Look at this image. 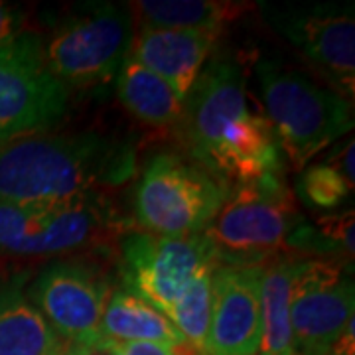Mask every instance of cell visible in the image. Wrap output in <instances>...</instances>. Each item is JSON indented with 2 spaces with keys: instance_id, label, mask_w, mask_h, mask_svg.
<instances>
[{
  "instance_id": "obj_1",
  "label": "cell",
  "mask_w": 355,
  "mask_h": 355,
  "mask_svg": "<svg viewBox=\"0 0 355 355\" xmlns=\"http://www.w3.org/2000/svg\"><path fill=\"white\" fill-rule=\"evenodd\" d=\"M174 135L191 162L227 188L284 172L277 137L235 55L209 58L184 97Z\"/></svg>"
},
{
  "instance_id": "obj_2",
  "label": "cell",
  "mask_w": 355,
  "mask_h": 355,
  "mask_svg": "<svg viewBox=\"0 0 355 355\" xmlns=\"http://www.w3.org/2000/svg\"><path fill=\"white\" fill-rule=\"evenodd\" d=\"M135 176V144L97 130L38 132L0 144V203L71 202Z\"/></svg>"
},
{
  "instance_id": "obj_3",
  "label": "cell",
  "mask_w": 355,
  "mask_h": 355,
  "mask_svg": "<svg viewBox=\"0 0 355 355\" xmlns=\"http://www.w3.org/2000/svg\"><path fill=\"white\" fill-rule=\"evenodd\" d=\"M254 76L263 113L294 170H304L354 130V103L312 73L277 58H263L254 64Z\"/></svg>"
},
{
  "instance_id": "obj_4",
  "label": "cell",
  "mask_w": 355,
  "mask_h": 355,
  "mask_svg": "<svg viewBox=\"0 0 355 355\" xmlns=\"http://www.w3.org/2000/svg\"><path fill=\"white\" fill-rule=\"evenodd\" d=\"M107 193L60 203H0L2 259H65L99 251L128 229Z\"/></svg>"
},
{
  "instance_id": "obj_5",
  "label": "cell",
  "mask_w": 355,
  "mask_h": 355,
  "mask_svg": "<svg viewBox=\"0 0 355 355\" xmlns=\"http://www.w3.org/2000/svg\"><path fill=\"white\" fill-rule=\"evenodd\" d=\"M300 217L284 172H275L231 186L205 235L219 265L263 266L284 253Z\"/></svg>"
},
{
  "instance_id": "obj_6",
  "label": "cell",
  "mask_w": 355,
  "mask_h": 355,
  "mask_svg": "<svg viewBox=\"0 0 355 355\" xmlns=\"http://www.w3.org/2000/svg\"><path fill=\"white\" fill-rule=\"evenodd\" d=\"M137 36L128 4L81 2L42 38L44 60L65 89L101 87L114 81Z\"/></svg>"
},
{
  "instance_id": "obj_7",
  "label": "cell",
  "mask_w": 355,
  "mask_h": 355,
  "mask_svg": "<svg viewBox=\"0 0 355 355\" xmlns=\"http://www.w3.org/2000/svg\"><path fill=\"white\" fill-rule=\"evenodd\" d=\"M227 190L190 158L174 153L156 154L142 170L135 191L137 229L162 237L205 233Z\"/></svg>"
},
{
  "instance_id": "obj_8",
  "label": "cell",
  "mask_w": 355,
  "mask_h": 355,
  "mask_svg": "<svg viewBox=\"0 0 355 355\" xmlns=\"http://www.w3.org/2000/svg\"><path fill=\"white\" fill-rule=\"evenodd\" d=\"M266 24L286 40L326 87L354 103L355 12L352 2H261Z\"/></svg>"
},
{
  "instance_id": "obj_9",
  "label": "cell",
  "mask_w": 355,
  "mask_h": 355,
  "mask_svg": "<svg viewBox=\"0 0 355 355\" xmlns=\"http://www.w3.org/2000/svg\"><path fill=\"white\" fill-rule=\"evenodd\" d=\"M69 109V89L51 76L42 36L24 30L0 46V144L50 132Z\"/></svg>"
},
{
  "instance_id": "obj_10",
  "label": "cell",
  "mask_w": 355,
  "mask_h": 355,
  "mask_svg": "<svg viewBox=\"0 0 355 355\" xmlns=\"http://www.w3.org/2000/svg\"><path fill=\"white\" fill-rule=\"evenodd\" d=\"M111 294L101 266L77 257L53 259L28 284L30 302L67 347H97Z\"/></svg>"
},
{
  "instance_id": "obj_11",
  "label": "cell",
  "mask_w": 355,
  "mask_h": 355,
  "mask_svg": "<svg viewBox=\"0 0 355 355\" xmlns=\"http://www.w3.org/2000/svg\"><path fill=\"white\" fill-rule=\"evenodd\" d=\"M119 245L123 288L150 302L166 318L205 266L219 265L205 233L162 237L128 229Z\"/></svg>"
},
{
  "instance_id": "obj_12",
  "label": "cell",
  "mask_w": 355,
  "mask_h": 355,
  "mask_svg": "<svg viewBox=\"0 0 355 355\" xmlns=\"http://www.w3.org/2000/svg\"><path fill=\"white\" fill-rule=\"evenodd\" d=\"M354 322V272L331 261L306 259L291 296L296 354L310 355L328 347Z\"/></svg>"
},
{
  "instance_id": "obj_13",
  "label": "cell",
  "mask_w": 355,
  "mask_h": 355,
  "mask_svg": "<svg viewBox=\"0 0 355 355\" xmlns=\"http://www.w3.org/2000/svg\"><path fill=\"white\" fill-rule=\"evenodd\" d=\"M263 266L217 265L211 282V320L207 355H259Z\"/></svg>"
},
{
  "instance_id": "obj_14",
  "label": "cell",
  "mask_w": 355,
  "mask_h": 355,
  "mask_svg": "<svg viewBox=\"0 0 355 355\" xmlns=\"http://www.w3.org/2000/svg\"><path fill=\"white\" fill-rule=\"evenodd\" d=\"M221 34L180 28H137L130 58L162 77L184 101L209 58L217 51Z\"/></svg>"
},
{
  "instance_id": "obj_15",
  "label": "cell",
  "mask_w": 355,
  "mask_h": 355,
  "mask_svg": "<svg viewBox=\"0 0 355 355\" xmlns=\"http://www.w3.org/2000/svg\"><path fill=\"white\" fill-rule=\"evenodd\" d=\"M32 272L0 265V355H64L65 345L28 298Z\"/></svg>"
},
{
  "instance_id": "obj_16",
  "label": "cell",
  "mask_w": 355,
  "mask_h": 355,
  "mask_svg": "<svg viewBox=\"0 0 355 355\" xmlns=\"http://www.w3.org/2000/svg\"><path fill=\"white\" fill-rule=\"evenodd\" d=\"M306 259L280 253L263 265L261 282V320L263 338L259 355H298L291 326L292 284Z\"/></svg>"
},
{
  "instance_id": "obj_17",
  "label": "cell",
  "mask_w": 355,
  "mask_h": 355,
  "mask_svg": "<svg viewBox=\"0 0 355 355\" xmlns=\"http://www.w3.org/2000/svg\"><path fill=\"white\" fill-rule=\"evenodd\" d=\"M354 150V137H345L338 140L324 158L300 170L292 188L296 202L326 214L352 202L355 190Z\"/></svg>"
},
{
  "instance_id": "obj_18",
  "label": "cell",
  "mask_w": 355,
  "mask_h": 355,
  "mask_svg": "<svg viewBox=\"0 0 355 355\" xmlns=\"http://www.w3.org/2000/svg\"><path fill=\"white\" fill-rule=\"evenodd\" d=\"M137 28H180L219 32L253 8L225 0H137L128 2Z\"/></svg>"
},
{
  "instance_id": "obj_19",
  "label": "cell",
  "mask_w": 355,
  "mask_h": 355,
  "mask_svg": "<svg viewBox=\"0 0 355 355\" xmlns=\"http://www.w3.org/2000/svg\"><path fill=\"white\" fill-rule=\"evenodd\" d=\"M182 340L184 336L158 308L123 286L113 288L103 312L101 340L97 345L130 342L176 343Z\"/></svg>"
},
{
  "instance_id": "obj_20",
  "label": "cell",
  "mask_w": 355,
  "mask_h": 355,
  "mask_svg": "<svg viewBox=\"0 0 355 355\" xmlns=\"http://www.w3.org/2000/svg\"><path fill=\"white\" fill-rule=\"evenodd\" d=\"M121 105L142 125L153 128H174L184 101L162 77L139 64L130 55L114 77Z\"/></svg>"
},
{
  "instance_id": "obj_21",
  "label": "cell",
  "mask_w": 355,
  "mask_h": 355,
  "mask_svg": "<svg viewBox=\"0 0 355 355\" xmlns=\"http://www.w3.org/2000/svg\"><path fill=\"white\" fill-rule=\"evenodd\" d=\"M354 237L355 211L349 205L338 214H322L314 219L300 217V221L286 237L284 251L302 259L331 261L354 272Z\"/></svg>"
},
{
  "instance_id": "obj_22",
  "label": "cell",
  "mask_w": 355,
  "mask_h": 355,
  "mask_svg": "<svg viewBox=\"0 0 355 355\" xmlns=\"http://www.w3.org/2000/svg\"><path fill=\"white\" fill-rule=\"evenodd\" d=\"M216 268L217 265L205 266L188 286V291L184 292V296L178 300L172 312L168 314V320L184 336V340L198 345L200 349L205 347V338L211 320V298H214L211 282Z\"/></svg>"
},
{
  "instance_id": "obj_23",
  "label": "cell",
  "mask_w": 355,
  "mask_h": 355,
  "mask_svg": "<svg viewBox=\"0 0 355 355\" xmlns=\"http://www.w3.org/2000/svg\"><path fill=\"white\" fill-rule=\"evenodd\" d=\"M99 349L109 355H207L198 345L188 340L176 343H153V342H130V343H103Z\"/></svg>"
},
{
  "instance_id": "obj_24",
  "label": "cell",
  "mask_w": 355,
  "mask_h": 355,
  "mask_svg": "<svg viewBox=\"0 0 355 355\" xmlns=\"http://www.w3.org/2000/svg\"><path fill=\"white\" fill-rule=\"evenodd\" d=\"M24 30H28L24 10L8 2H0V46L14 40Z\"/></svg>"
},
{
  "instance_id": "obj_25",
  "label": "cell",
  "mask_w": 355,
  "mask_h": 355,
  "mask_svg": "<svg viewBox=\"0 0 355 355\" xmlns=\"http://www.w3.org/2000/svg\"><path fill=\"white\" fill-rule=\"evenodd\" d=\"M310 355H355V322L349 324L347 330L343 331L331 345L324 347V349H318Z\"/></svg>"
},
{
  "instance_id": "obj_26",
  "label": "cell",
  "mask_w": 355,
  "mask_h": 355,
  "mask_svg": "<svg viewBox=\"0 0 355 355\" xmlns=\"http://www.w3.org/2000/svg\"><path fill=\"white\" fill-rule=\"evenodd\" d=\"M64 355H109L99 347H67Z\"/></svg>"
}]
</instances>
